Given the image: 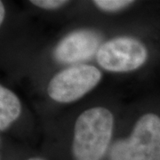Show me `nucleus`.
Returning a JSON list of instances; mask_svg holds the SVG:
<instances>
[{
    "label": "nucleus",
    "mask_w": 160,
    "mask_h": 160,
    "mask_svg": "<svg viewBox=\"0 0 160 160\" xmlns=\"http://www.w3.org/2000/svg\"><path fill=\"white\" fill-rule=\"evenodd\" d=\"M114 116L104 107L82 112L76 120L72 141L73 160H102L109 149Z\"/></svg>",
    "instance_id": "obj_1"
},
{
    "label": "nucleus",
    "mask_w": 160,
    "mask_h": 160,
    "mask_svg": "<svg viewBox=\"0 0 160 160\" xmlns=\"http://www.w3.org/2000/svg\"><path fill=\"white\" fill-rule=\"evenodd\" d=\"M109 160H160V117L142 115L134 124L129 137L115 143Z\"/></svg>",
    "instance_id": "obj_2"
},
{
    "label": "nucleus",
    "mask_w": 160,
    "mask_h": 160,
    "mask_svg": "<svg viewBox=\"0 0 160 160\" xmlns=\"http://www.w3.org/2000/svg\"><path fill=\"white\" fill-rule=\"evenodd\" d=\"M102 78V71L95 66L89 64L72 66L52 78L47 86V92L52 100L57 102H73L92 91Z\"/></svg>",
    "instance_id": "obj_3"
},
{
    "label": "nucleus",
    "mask_w": 160,
    "mask_h": 160,
    "mask_svg": "<svg viewBox=\"0 0 160 160\" xmlns=\"http://www.w3.org/2000/svg\"><path fill=\"white\" fill-rule=\"evenodd\" d=\"M148 56V49L141 40L132 37H118L100 46L96 60L103 69L120 73L141 68Z\"/></svg>",
    "instance_id": "obj_4"
},
{
    "label": "nucleus",
    "mask_w": 160,
    "mask_h": 160,
    "mask_svg": "<svg viewBox=\"0 0 160 160\" xmlns=\"http://www.w3.org/2000/svg\"><path fill=\"white\" fill-rule=\"evenodd\" d=\"M101 46V37L96 31L79 29L68 34L58 43L53 57L64 64L78 62L97 53Z\"/></svg>",
    "instance_id": "obj_5"
},
{
    "label": "nucleus",
    "mask_w": 160,
    "mask_h": 160,
    "mask_svg": "<svg viewBox=\"0 0 160 160\" xmlns=\"http://www.w3.org/2000/svg\"><path fill=\"white\" fill-rule=\"evenodd\" d=\"M21 112L22 104L17 95L6 86H0V131H6Z\"/></svg>",
    "instance_id": "obj_6"
},
{
    "label": "nucleus",
    "mask_w": 160,
    "mask_h": 160,
    "mask_svg": "<svg viewBox=\"0 0 160 160\" xmlns=\"http://www.w3.org/2000/svg\"><path fill=\"white\" fill-rule=\"evenodd\" d=\"M100 10L106 12H117L132 6V0H95L92 2Z\"/></svg>",
    "instance_id": "obj_7"
},
{
    "label": "nucleus",
    "mask_w": 160,
    "mask_h": 160,
    "mask_svg": "<svg viewBox=\"0 0 160 160\" xmlns=\"http://www.w3.org/2000/svg\"><path fill=\"white\" fill-rule=\"evenodd\" d=\"M30 3L35 6L46 10H55L69 4L66 0H31Z\"/></svg>",
    "instance_id": "obj_8"
},
{
    "label": "nucleus",
    "mask_w": 160,
    "mask_h": 160,
    "mask_svg": "<svg viewBox=\"0 0 160 160\" xmlns=\"http://www.w3.org/2000/svg\"><path fill=\"white\" fill-rule=\"evenodd\" d=\"M5 13H6V10H5V6L2 1H0V23L2 24L5 19Z\"/></svg>",
    "instance_id": "obj_9"
},
{
    "label": "nucleus",
    "mask_w": 160,
    "mask_h": 160,
    "mask_svg": "<svg viewBox=\"0 0 160 160\" xmlns=\"http://www.w3.org/2000/svg\"><path fill=\"white\" fill-rule=\"evenodd\" d=\"M26 160H46L44 159V158H39V157H33V158H29L28 159Z\"/></svg>",
    "instance_id": "obj_10"
}]
</instances>
